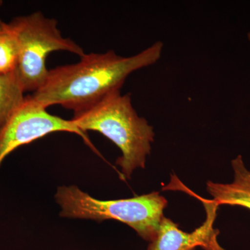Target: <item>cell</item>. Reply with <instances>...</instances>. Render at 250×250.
Here are the masks:
<instances>
[{
  "label": "cell",
  "instance_id": "cell-1",
  "mask_svg": "<svg viewBox=\"0 0 250 250\" xmlns=\"http://www.w3.org/2000/svg\"><path fill=\"white\" fill-rule=\"evenodd\" d=\"M163 49L164 43L157 41L131 57H121L113 50L85 54L77 63L49 70L45 83L31 97L45 108L61 105L80 111L121 90L133 72L155 64Z\"/></svg>",
  "mask_w": 250,
  "mask_h": 250
},
{
  "label": "cell",
  "instance_id": "cell-2",
  "mask_svg": "<svg viewBox=\"0 0 250 250\" xmlns=\"http://www.w3.org/2000/svg\"><path fill=\"white\" fill-rule=\"evenodd\" d=\"M71 121L86 134L97 131L119 148L121 156L116 160L123 177L130 179L137 168L146 167L152 149L154 132L146 118L136 111L129 93L121 90L108 93L93 104L74 112Z\"/></svg>",
  "mask_w": 250,
  "mask_h": 250
},
{
  "label": "cell",
  "instance_id": "cell-3",
  "mask_svg": "<svg viewBox=\"0 0 250 250\" xmlns=\"http://www.w3.org/2000/svg\"><path fill=\"white\" fill-rule=\"evenodd\" d=\"M54 197L62 218L116 220L127 225L149 243L155 239L167 206V200L158 192L131 198L101 200L73 185L59 187Z\"/></svg>",
  "mask_w": 250,
  "mask_h": 250
},
{
  "label": "cell",
  "instance_id": "cell-4",
  "mask_svg": "<svg viewBox=\"0 0 250 250\" xmlns=\"http://www.w3.org/2000/svg\"><path fill=\"white\" fill-rule=\"evenodd\" d=\"M17 37L19 57L16 71L24 92H36L45 83L49 70L47 55L54 51H67L80 57L84 51L76 42L62 37L57 20L36 12L19 16L9 22Z\"/></svg>",
  "mask_w": 250,
  "mask_h": 250
},
{
  "label": "cell",
  "instance_id": "cell-5",
  "mask_svg": "<svg viewBox=\"0 0 250 250\" xmlns=\"http://www.w3.org/2000/svg\"><path fill=\"white\" fill-rule=\"evenodd\" d=\"M54 132L78 135L87 145L93 147L88 135L81 131L71 120L50 114L47 108L27 95L0 131V166L6 156L18 148Z\"/></svg>",
  "mask_w": 250,
  "mask_h": 250
},
{
  "label": "cell",
  "instance_id": "cell-6",
  "mask_svg": "<svg viewBox=\"0 0 250 250\" xmlns=\"http://www.w3.org/2000/svg\"><path fill=\"white\" fill-rule=\"evenodd\" d=\"M201 200L205 207L207 218L200 228L191 233L182 231L177 224L164 217L159 225L155 239L149 243L147 250H225L219 244L220 231L213 228L219 206L213 200H205L192 195Z\"/></svg>",
  "mask_w": 250,
  "mask_h": 250
},
{
  "label": "cell",
  "instance_id": "cell-7",
  "mask_svg": "<svg viewBox=\"0 0 250 250\" xmlns=\"http://www.w3.org/2000/svg\"><path fill=\"white\" fill-rule=\"evenodd\" d=\"M233 180L231 183L208 182L207 190L213 201L220 205L238 206L250 210V171L247 168L241 155L231 161Z\"/></svg>",
  "mask_w": 250,
  "mask_h": 250
},
{
  "label": "cell",
  "instance_id": "cell-8",
  "mask_svg": "<svg viewBox=\"0 0 250 250\" xmlns=\"http://www.w3.org/2000/svg\"><path fill=\"white\" fill-rule=\"evenodd\" d=\"M16 70L7 75H0V131L25 97Z\"/></svg>",
  "mask_w": 250,
  "mask_h": 250
},
{
  "label": "cell",
  "instance_id": "cell-9",
  "mask_svg": "<svg viewBox=\"0 0 250 250\" xmlns=\"http://www.w3.org/2000/svg\"><path fill=\"white\" fill-rule=\"evenodd\" d=\"M19 47L17 37L9 23H3L0 29V75H7L18 66Z\"/></svg>",
  "mask_w": 250,
  "mask_h": 250
},
{
  "label": "cell",
  "instance_id": "cell-10",
  "mask_svg": "<svg viewBox=\"0 0 250 250\" xmlns=\"http://www.w3.org/2000/svg\"><path fill=\"white\" fill-rule=\"evenodd\" d=\"M3 23H4V22H3L2 21H1V20H0V29H1V26H2Z\"/></svg>",
  "mask_w": 250,
  "mask_h": 250
},
{
  "label": "cell",
  "instance_id": "cell-11",
  "mask_svg": "<svg viewBox=\"0 0 250 250\" xmlns=\"http://www.w3.org/2000/svg\"><path fill=\"white\" fill-rule=\"evenodd\" d=\"M248 39H249V41H250V32L248 33Z\"/></svg>",
  "mask_w": 250,
  "mask_h": 250
},
{
  "label": "cell",
  "instance_id": "cell-12",
  "mask_svg": "<svg viewBox=\"0 0 250 250\" xmlns=\"http://www.w3.org/2000/svg\"><path fill=\"white\" fill-rule=\"evenodd\" d=\"M2 4H3V1H1V0H0V7H1V6H2Z\"/></svg>",
  "mask_w": 250,
  "mask_h": 250
}]
</instances>
